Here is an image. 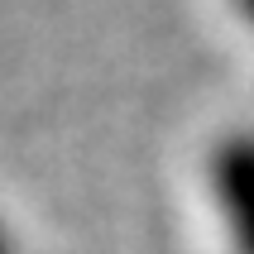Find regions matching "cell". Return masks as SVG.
<instances>
[{"instance_id":"3957f363","label":"cell","mask_w":254,"mask_h":254,"mask_svg":"<svg viewBox=\"0 0 254 254\" xmlns=\"http://www.w3.org/2000/svg\"><path fill=\"white\" fill-rule=\"evenodd\" d=\"M0 254H5V240H0Z\"/></svg>"},{"instance_id":"7a4b0ae2","label":"cell","mask_w":254,"mask_h":254,"mask_svg":"<svg viewBox=\"0 0 254 254\" xmlns=\"http://www.w3.org/2000/svg\"><path fill=\"white\" fill-rule=\"evenodd\" d=\"M235 5H240V14L250 19V29H254V0H235Z\"/></svg>"},{"instance_id":"6da1fadb","label":"cell","mask_w":254,"mask_h":254,"mask_svg":"<svg viewBox=\"0 0 254 254\" xmlns=\"http://www.w3.org/2000/svg\"><path fill=\"white\" fill-rule=\"evenodd\" d=\"M206 183L235 254H254V129H230L211 144Z\"/></svg>"}]
</instances>
